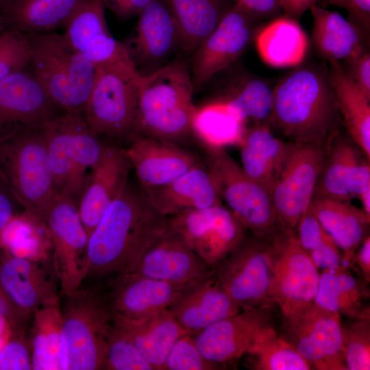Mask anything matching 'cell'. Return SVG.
<instances>
[{
	"label": "cell",
	"mask_w": 370,
	"mask_h": 370,
	"mask_svg": "<svg viewBox=\"0 0 370 370\" xmlns=\"http://www.w3.org/2000/svg\"><path fill=\"white\" fill-rule=\"evenodd\" d=\"M167 228L168 217L140 187L127 183L89 236L86 279L130 272Z\"/></svg>",
	"instance_id": "obj_1"
},
{
	"label": "cell",
	"mask_w": 370,
	"mask_h": 370,
	"mask_svg": "<svg viewBox=\"0 0 370 370\" xmlns=\"http://www.w3.org/2000/svg\"><path fill=\"white\" fill-rule=\"evenodd\" d=\"M338 113L328 73L306 66L275 85L269 121L292 143L325 145Z\"/></svg>",
	"instance_id": "obj_2"
},
{
	"label": "cell",
	"mask_w": 370,
	"mask_h": 370,
	"mask_svg": "<svg viewBox=\"0 0 370 370\" xmlns=\"http://www.w3.org/2000/svg\"><path fill=\"white\" fill-rule=\"evenodd\" d=\"M194 90L190 73L180 60L141 75L134 137L180 145L193 136Z\"/></svg>",
	"instance_id": "obj_3"
},
{
	"label": "cell",
	"mask_w": 370,
	"mask_h": 370,
	"mask_svg": "<svg viewBox=\"0 0 370 370\" xmlns=\"http://www.w3.org/2000/svg\"><path fill=\"white\" fill-rule=\"evenodd\" d=\"M63 297L60 370L103 369L107 334L114 319L107 290L97 284L81 286Z\"/></svg>",
	"instance_id": "obj_4"
},
{
	"label": "cell",
	"mask_w": 370,
	"mask_h": 370,
	"mask_svg": "<svg viewBox=\"0 0 370 370\" xmlns=\"http://www.w3.org/2000/svg\"><path fill=\"white\" fill-rule=\"evenodd\" d=\"M45 127L0 140V176L18 204L42 223L56 193L49 165Z\"/></svg>",
	"instance_id": "obj_5"
},
{
	"label": "cell",
	"mask_w": 370,
	"mask_h": 370,
	"mask_svg": "<svg viewBox=\"0 0 370 370\" xmlns=\"http://www.w3.org/2000/svg\"><path fill=\"white\" fill-rule=\"evenodd\" d=\"M29 34L31 71L50 98L63 110L84 115L96 65L75 50L64 34Z\"/></svg>",
	"instance_id": "obj_6"
},
{
	"label": "cell",
	"mask_w": 370,
	"mask_h": 370,
	"mask_svg": "<svg viewBox=\"0 0 370 370\" xmlns=\"http://www.w3.org/2000/svg\"><path fill=\"white\" fill-rule=\"evenodd\" d=\"M141 75L129 54L96 65L84 117L97 136H135Z\"/></svg>",
	"instance_id": "obj_7"
},
{
	"label": "cell",
	"mask_w": 370,
	"mask_h": 370,
	"mask_svg": "<svg viewBox=\"0 0 370 370\" xmlns=\"http://www.w3.org/2000/svg\"><path fill=\"white\" fill-rule=\"evenodd\" d=\"M206 153L205 163L221 201L254 236L273 238L282 230L270 191L250 178L225 149Z\"/></svg>",
	"instance_id": "obj_8"
},
{
	"label": "cell",
	"mask_w": 370,
	"mask_h": 370,
	"mask_svg": "<svg viewBox=\"0 0 370 370\" xmlns=\"http://www.w3.org/2000/svg\"><path fill=\"white\" fill-rule=\"evenodd\" d=\"M40 223L52 243V263L59 281L60 295H69L82 286L88 264V236L78 206L71 197L57 194Z\"/></svg>",
	"instance_id": "obj_9"
},
{
	"label": "cell",
	"mask_w": 370,
	"mask_h": 370,
	"mask_svg": "<svg viewBox=\"0 0 370 370\" xmlns=\"http://www.w3.org/2000/svg\"><path fill=\"white\" fill-rule=\"evenodd\" d=\"M271 254L269 240L246 236L215 268L216 279L241 310L275 304L270 295Z\"/></svg>",
	"instance_id": "obj_10"
},
{
	"label": "cell",
	"mask_w": 370,
	"mask_h": 370,
	"mask_svg": "<svg viewBox=\"0 0 370 370\" xmlns=\"http://www.w3.org/2000/svg\"><path fill=\"white\" fill-rule=\"evenodd\" d=\"M168 226L213 269L241 244L247 230L222 204L168 217Z\"/></svg>",
	"instance_id": "obj_11"
},
{
	"label": "cell",
	"mask_w": 370,
	"mask_h": 370,
	"mask_svg": "<svg viewBox=\"0 0 370 370\" xmlns=\"http://www.w3.org/2000/svg\"><path fill=\"white\" fill-rule=\"evenodd\" d=\"M270 241V295L286 317L314 301L319 269L302 249L294 232L282 230Z\"/></svg>",
	"instance_id": "obj_12"
},
{
	"label": "cell",
	"mask_w": 370,
	"mask_h": 370,
	"mask_svg": "<svg viewBox=\"0 0 370 370\" xmlns=\"http://www.w3.org/2000/svg\"><path fill=\"white\" fill-rule=\"evenodd\" d=\"M284 334L312 369L347 370L341 315L315 301L283 317Z\"/></svg>",
	"instance_id": "obj_13"
},
{
	"label": "cell",
	"mask_w": 370,
	"mask_h": 370,
	"mask_svg": "<svg viewBox=\"0 0 370 370\" xmlns=\"http://www.w3.org/2000/svg\"><path fill=\"white\" fill-rule=\"evenodd\" d=\"M325 154V145L294 143L271 190L282 230L295 233L297 223L309 208Z\"/></svg>",
	"instance_id": "obj_14"
},
{
	"label": "cell",
	"mask_w": 370,
	"mask_h": 370,
	"mask_svg": "<svg viewBox=\"0 0 370 370\" xmlns=\"http://www.w3.org/2000/svg\"><path fill=\"white\" fill-rule=\"evenodd\" d=\"M138 16L134 30L123 44L141 75L175 61L180 52L186 53L181 31L164 0H152Z\"/></svg>",
	"instance_id": "obj_15"
},
{
	"label": "cell",
	"mask_w": 370,
	"mask_h": 370,
	"mask_svg": "<svg viewBox=\"0 0 370 370\" xmlns=\"http://www.w3.org/2000/svg\"><path fill=\"white\" fill-rule=\"evenodd\" d=\"M64 112L50 98L31 69L0 80V140L44 127Z\"/></svg>",
	"instance_id": "obj_16"
},
{
	"label": "cell",
	"mask_w": 370,
	"mask_h": 370,
	"mask_svg": "<svg viewBox=\"0 0 370 370\" xmlns=\"http://www.w3.org/2000/svg\"><path fill=\"white\" fill-rule=\"evenodd\" d=\"M257 20L234 3L212 32L194 51L191 79L194 90L234 62L254 35Z\"/></svg>",
	"instance_id": "obj_17"
},
{
	"label": "cell",
	"mask_w": 370,
	"mask_h": 370,
	"mask_svg": "<svg viewBox=\"0 0 370 370\" xmlns=\"http://www.w3.org/2000/svg\"><path fill=\"white\" fill-rule=\"evenodd\" d=\"M273 307L243 309L191 336L206 359L221 365L227 362L250 352L262 332L271 325Z\"/></svg>",
	"instance_id": "obj_18"
},
{
	"label": "cell",
	"mask_w": 370,
	"mask_h": 370,
	"mask_svg": "<svg viewBox=\"0 0 370 370\" xmlns=\"http://www.w3.org/2000/svg\"><path fill=\"white\" fill-rule=\"evenodd\" d=\"M0 282L27 319L40 307L59 301L60 284L53 263L11 255L0 265Z\"/></svg>",
	"instance_id": "obj_19"
},
{
	"label": "cell",
	"mask_w": 370,
	"mask_h": 370,
	"mask_svg": "<svg viewBox=\"0 0 370 370\" xmlns=\"http://www.w3.org/2000/svg\"><path fill=\"white\" fill-rule=\"evenodd\" d=\"M130 272L172 284H190L214 275L215 269L205 263L168 226Z\"/></svg>",
	"instance_id": "obj_20"
},
{
	"label": "cell",
	"mask_w": 370,
	"mask_h": 370,
	"mask_svg": "<svg viewBox=\"0 0 370 370\" xmlns=\"http://www.w3.org/2000/svg\"><path fill=\"white\" fill-rule=\"evenodd\" d=\"M123 150L145 191L164 186L204 162L180 145L141 136Z\"/></svg>",
	"instance_id": "obj_21"
},
{
	"label": "cell",
	"mask_w": 370,
	"mask_h": 370,
	"mask_svg": "<svg viewBox=\"0 0 370 370\" xmlns=\"http://www.w3.org/2000/svg\"><path fill=\"white\" fill-rule=\"evenodd\" d=\"M131 167L123 149L105 145L100 158L91 167V175L77 205L88 238L107 208L127 186Z\"/></svg>",
	"instance_id": "obj_22"
},
{
	"label": "cell",
	"mask_w": 370,
	"mask_h": 370,
	"mask_svg": "<svg viewBox=\"0 0 370 370\" xmlns=\"http://www.w3.org/2000/svg\"><path fill=\"white\" fill-rule=\"evenodd\" d=\"M190 284H172L129 272L115 275L107 293L116 314L138 319L169 309Z\"/></svg>",
	"instance_id": "obj_23"
},
{
	"label": "cell",
	"mask_w": 370,
	"mask_h": 370,
	"mask_svg": "<svg viewBox=\"0 0 370 370\" xmlns=\"http://www.w3.org/2000/svg\"><path fill=\"white\" fill-rule=\"evenodd\" d=\"M104 10L101 0H84L64 25L71 47L95 65L128 53L110 32Z\"/></svg>",
	"instance_id": "obj_24"
},
{
	"label": "cell",
	"mask_w": 370,
	"mask_h": 370,
	"mask_svg": "<svg viewBox=\"0 0 370 370\" xmlns=\"http://www.w3.org/2000/svg\"><path fill=\"white\" fill-rule=\"evenodd\" d=\"M169 310L178 323L191 332L201 330L241 310L214 275L187 286Z\"/></svg>",
	"instance_id": "obj_25"
},
{
	"label": "cell",
	"mask_w": 370,
	"mask_h": 370,
	"mask_svg": "<svg viewBox=\"0 0 370 370\" xmlns=\"http://www.w3.org/2000/svg\"><path fill=\"white\" fill-rule=\"evenodd\" d=\"M309 210L343 251V264L352 265L356 249L369 235L370 216L349 201L314 196Z\"/></svg>",
	"instance_id": "obj_26"
},
{
	"label": "cell",
	"mask_w": 370,
	"mask_h": 370,
	"mask_svg": "<svg viewBox=\"0 0 370 370\" xmlns=\"http://www.w3.org/2000/svg\"><path fill=\"white\" fill-rule=\"evenodd\" d=\"M145 193L155 207L166 217L184 210L221 204L205 162L169 184Z\"/></svg>",
	"instance_id": "obj_27"
},
{
	"label": "cell",
	"mask_w": 370,
	"mask_h": 370,
	"mask_svg": "<svg viewBox=\"0 0 370 370\" xmlns=\"http://www.w3.org/2000/svg\"><path fill=\"white\" fill-rule=\"evenodd\" d=\"M310 10L313 18L312 42L323 58L330 63L341 62L367 50L369 35L356 24L318 4Z\"/></svg>",
	"instance_id": "obj_28"
},
{
	"label": "cell",
	"mask_w": 370,
	"mask_h": 370,
	"mask_svg": "<svg viewBox=\"0 0 370 370\" xmlns=\"http://www.w3.org/2000/svg\"><path fill=\"white\" fill-rule=\"evenodd\" d=\"M114 322L132 338L138 349L153 367L164 369V363L176 340L186 333L169 309L143 319H129L114 312Z\"/></svg>",
	"instance_id": "obj_29"
},
{
	"label": "cell",
	"mask_w": 370,
	"mask_h": 370,
	"mask_svg": "<svg viewBox=\"0 0 370 370\" xmlns=\"http://www.w3.org/2000/svg\"><path fill=\"white\" fill-rule=\"evenodd\" d=\"M255 42L262 61L277 68L299 65L309 47L308 38L297 20L286 15L264 26L256 35Z\"/></svg>",
	"instance_id": "obj_30"
},
{
	"label": "cell",
	"mask_w": 370,
	"mask_h": 370,
	"mask_svg": "<svg viewBox=\"0 0 370 370\" xmlns=\"http://www.w3.org/2000/svg\"><path fill=\"white\" fill-rule=\"evenodd\" d=\"M363 156L349 136L335 130L325 143L314 196L350 201L354 171Z\"/></svg>",
	"instance_id": "obj_31"
},
{
	"label": "cell",
	"mask_w": 370,
	"mask_h": 370,
	"mask_svg": "<svg viewBox=\"0 0 370 370\" xmlns=\"http://www.w3.org/2000/svg\"><path fill=\"white\" fill-rule=\"evenodd\" d=\"M328 74L349 136L370 161V99L348 77L341 62L330 63Z\"/></svg>",
	"instance_id": "obj_32"
},
{
	"label": "cell",
	"mask_w": 370,
	"mask_h": 370,
	"mask_svg": "<svg viewBox=\"0 0 370 370\" xmlns=\"http://www.w3.org/2000/svg\"><path fill=\"white\" fill-rule=\"evenodd\" d=\"M245 123L224 99L197 107L192 120L193 136L206 149L238 145Z\"/></svg>",
	"instance_id": "obj_33"
},
{
	"label": "cell",
	"mask_w": 370,
	"mask_h": 370,
	"mask_svg": "<svg viewBox=\"0 0 370 370\" xmlns=\"http://www.w3.org/2000/svg\"><path fill=\"white\" fill-rule=\"evenodd\" d=\"M84 0H12L1 12L7 26L44 34L64 26Z\"/></svg>",
	"instance_id": "obj_34"
},
{
	"label": "cell",
	"mask_w": 370,
	"mask_h": 370,
	"mask_svg": "<svg viewBox=\"0 0 370 370\" xmlns=\"http://www.w3.org/2000/svg\"><path fill=\"white\" fill-rule=\"evenodd\" d=\"M367 285L358 280L343 264L323 269L314 301L341 316L354 319L369 308L363 302L369 297Z\"/></svg>",
	"instance_id": "obj_35"
},
{
	"label": "cell",
	"mask_w": 370,
	"mask_h": 370,
	"mask_svg": "<svg viewBox=\"0 0 370 370\" xmlns=\"http://www.w3.org/2000/svg\"><path fill=\"white\" fill-rule=\"evenodd\" d=\"M182 34L186 53H193L234 3L232 0H164Z\"/></svg>",
	"instance_id": "obj_36"
},
{
	"label": "cell",
	"mask_w": 370,
	"mask_h": 370,
	"mask_svg": "<svg viewBox=\"0 0 370 370\" xmlns=\"http://www.w3.org/2000/svg\"><path fill=\"white\" fill-rule=\"evenodd\" d=\"M32 317V369L60 370L62 314L59 301L40 307Z\"/></svg>",
	"instance_id": "obj_37"
},
{
	"label": "cell",
	"mask_w": 370,
	"mask_h": 370,
	"mask_svg": "<svg viewBox=\"0 0 370 370\" xmlns=\"http://www.w3.org/2000/svg\"><path fill=\"white\" fill-rule=\"evenodd\" d=\"M77 113L64 112L45 127L56 193L68 197L73 167L74 126Z\"/></svg>",
	"instance_id": "obj_38"
},
{
	"label": "cell",
	"mask_w": 370,
	"mask_h": 370,
	"mask_svg": "<svg viewBox=\"0 0 370 370\" xmlns=\"http://www.w3.org/2000/svg\"><path fill=\"white\" fill-rule=\"evenodd\" d=\"M258 370H310L312 367L296 348L276 333L272 325L265 328L249 353Z\"/></svg>",
	"instance_id": "obj_39"
},
{
	"label": "cell",
	"mask_w": 370,
	"mask_h": 370,
	"mask_svg": "<svg viewBox=\"0 0 370 370\" xmlns=\"http://www.w3.org/2000/svg\"><path fill=\"white\" fill-rule=\"evenodd\" d=\"M295 235L306 253L319 269L343 264V253L333 238L308 208L299 219Z\"/></svg>",
	"instance_id": "obj_40"
},
{
	"label": "cell",
	"mask_w": 370,
	"mask_h": 370,
	"mask_svg": "<svg viewBox=\"0 0 370 370\" xmlns=\"http://www.w3.org/2000/svg\"><path fill=\"white\" fill-rule=\"evenodd\" d=\"M105 145L87 125L84 115L77 113L73 134V167L69 196L74 201L81 197L86 181L85 173L100 158Z\"/></svg>",
	"instance_id": "obj_41"
},
{
	"label": "cell",
	"mask_w": 370,
	"mask_h": 370,
	"mask_svg": "<svg viewBox=\"0 0 370 370\" xmlns=\"http://www.w3.org/2000/svg\"><path fill=\"white\" fill-rule=\"evenodd\" d=\"M246 123H258L269 120L273 104V90L263 80H245L227 97L223 98Z\"/></svg>",
	"instance_id": "obj_42"
},
{
	"label": "cell",
	"mask_w": 370,
	"mask_h": 370,
	"mask_svg": "<svg viewBox=\"0 0 370 370\" xmlns=\"http://www.w3.org/2000/svg\"><path fill=\"white\" fill-rule=\"evenodd\" d=\"M342 343L347 370L370 369V311L342 323Z\"/></svg>",
	"instance_id": "obj_43"
},
{
	"label": "cell",
	"mask_w": 370,
	"mask_h": 370,
	"mask_svg": "<svg viewBox=\"0 0 370 370\" xmlns=\"http://www.w3.org/2000/svg\"><path fill=\"white\" fill-rule=\"evenodd\" d=\"M103 369L153 370L130 336L114 322V319L107 334Z\"/></svg>",
	"instance_id": "obj_44"
},
{
	"label": "cell",
	"mask_w": 370,
	"mask_h": 370,
	"mask_svg": "<svg viewBox=\"0 0 370 370\" xmlns=\"http://www.w3.org/2000/svg\"><path fill=\"white\" fill-rule=\"evenodd\" d=\"M29 34L8 26L0 32V80L15 72L31 69Z\"/></svg>",
	"instance_id": "obj_45"
},
{
	"label": "cell",
	"mask_w": 370,
	"mask_h": 370,
	"mask_svg": "<svg viewBox=\"0 0 370 370\" xmlns=\"http://www.w3.org/2000/svg\"><path fill=\"white\" fill-rule=\"evenodd\" d=\"M240 143H244L257 151L273 164L278 173L293 146V143L284 142L275 137L268 126L263 123L245 127Z\"/></svg>",
	"instance_id": "obj_46"
},
{
	"label": "cell",
	"mask_w": 370,
	"mask_h": 370,
	"mask_svg": "<svg viewBox=\"0 0 370 370\" xmlns=\"http://www.w3.org/2000/svg\"><path fill=\"white\" fill-rule=\"evenodd\" d=\"M221 364L206 359L197 346L191 333L180 336L166 356V370H212L219 369Z\"/></svg>",
	"instance_id": "obj_47"
},
{
	"label": "cell",
	"mask_w": 370,
	"mask_h": 370,
	"mask_svg": "<svg viewBox=\"0 0 370 370\" xmlns=\"http://www.w3.org/2000/svg\"><path fill=\"white\" fill-rule=\"evenodd\" d=\"M36 234L27 222L14 217L1 231V242L11 255L33 260L42 259Z\"/></svg>",
	"instance_id": "obj_48"
},
{
	"label": "cell",
	"mask_w": 370,
	"mask_h": 370,
	"mask_svg": "<svg viewBox=\"0 0 370 370\" xmlns=\"http://www.w3.org/2000/svg\"><path fill=\"white\" fill-rule=\"evenodd\" d=\"M240 156L242 169L252 180L270 193L278 175L276 168L267 159L249 146L240 143Z\"/></svg>",
	"instance_id": "obj_49"
},
{
	"label": "cell",
	"mask_w": 370,
	"mask_h": 370,
	"mask_svg": "<svg viewBox=\"0 0 370 370\" xmlns=\"http://www.w3.org/2000/svg\"><path fill=\"white\" fill-rule=\"evenodd\" d=\"M32 369L31 349L25 341L14 338L0 348V370Z\"/></svg>",
	"instance_id": "obj_50"
},
{
	"label": "cell",
	"mask_w": 370,
	"mask_h": 370,
	"mask_svg": "<svg viewBox=\"0 0 370 370\" xmlns=\"http://www.w3.org/2000/svg\"><path fill=\"white\" fill-rule=\"evenodd\" d=\"M346 74L358 88L370 99V53L366 50L360 55L343 61Z\"/></svg>",
	"instance_id": "obj_51"
},
{
	"label": "cell",
	"mask_w": 370,
	"mask_h": 370,
	"mask_svg": "<svg viewBox=\"0 0 370 370\" xmlns=\"http://www.w3.org/2000/svg\"><path fill=\"white\" fill-rule=\"evenodd\" d=\"M351 194L362 204V208L370 216V161L361 157L354 171L351 181Z\"/></svg>",
	"instance_id": "obj_52"
},
{
	"label": "cell",
	"mask_w": 370,
	"mask_h": 370,
	"mask_svg": "<svg viewBox=\"0 0 370 370\" xmlns=\"http://www.w3.org/2000/svg\"><path fill=\"white\" fill-rule=\"evenodd\" d=\"M328 4L345 10L350 21L366 34L370 30V0H324Z\"/></svg>",
	"instance_id": "obj_53"
},
{
	"label": "cell",
	"mask_w": 370,
	"mask_h": 370,
	"mask_svg": "<svg viewBox=\"0 0 370 370\" xmlns=\"http://www.w3.org/2000/svg\"><path fill=\"white\" fill-rule=\"evenodd\" d=\"M0 317L13 329L21 328L27 320L13 304L0 282Z\"/></svg>",
	"instance_id": "obj_54"
},
{
	"label": "cell",
	"mask_w": 370,
	"mask_h": 370,
	"mask_svg": "<svg viewBox=\"0 0 370 370\" xmlns=\"http://www.w3.org/2000/svg\"><path fill=\"white\" fill-rule=\"evenodd\" d=\"M17 201L0 176V231L15 217Z\"/></svg>",
	"instance_id": "obj_55"
},
{
	"label": "cell",
	"mask_w": 370,
	"mask_h": 370,
	"mask_svg": "<svg viewBox=\"0 0 370 370\" xmlns=\"http://www.w3.org/2000/svg\"><path fill=\"white\" fill-rule=\"evenodd\" d=\"M360 271L363 281L370 282V236L369 234L362 241L356 251L353 262Z\"/></svg>",
	"instance_id": "obj_56"
},
{
	"label": "cell",
	"mask_w": 370,
	"mask_h": 370,
	"mask_svg": "<svg viewBox=\"0 0 370 370\" xmlns=\"http://www.w3.org/2000/svg\"><path fill=\"white\" fill-rule=\"evenodd\" d=\"M319 0H280L281 9L285 15L299 18L304 12L312 5L317 4Z\"/></svg>",
	"instance_id": "obj_57"
},
{
	"label": "cell",
	"mask_w": 370,
	"mask_h": 370,
	"mask_svg": "<svg viewBox=\"0 0 370 370\" xmlns=\"http://www.w3.org/2000/svg\"><path fill=\"white\" fill-rule=\"evenodd\" d=\"M104 7L109 8L121 18L130 17L127 0H101Z\"/></svg>",
	"instance_id": "obj_58"
},
{
	"label": "cell",
	"mask_w": 370,
	"mask_h": 370,
	"mask_svg": "<svg viewBox=\"0 0 370 370\" xmlns=\"http://www.w3.org/2000/svg\"><path fill=\"white\" fill-rule=\"evenodd\" d=\"M152 0H127L130 16L138 15Z\"/></svg>",
	"instance_id": "obj_59"
},
{
	"label": "cell",
	"mask_w": 370,
	"mask_h": 370,
	"mask_svg": "<svg viewBox=\"0 0 370 370\" xmlns=\"http://www.w3.org/2000/svg\"><path fill=\"white\" fill-rule=\"evenodd\" d=\"M7 23L3 14L0 12V32H1L5 27H7Z\"/></svg>",
	"instance_id": "obj_60"
},
{
	"label": "cell",
	"mask_w": 370,
	"mask_h": 370,
	"mask_svg": "<svg viewBox=\"0 0 370 370\" xmlns=\"http://www.w3.org/2000/svg\"><path fill=\"white\" fill-rule=\"evenodd\" d=\"M12 0H0V12L12 1Z\"/></svg>",
	"instance_id": "obj_61"
},
{
	"label": "cell",
	"mask_w": 370,
	"mask_h": 370,
	"mask_svg": "<svg viewBox=\"0 0 370 370\" xmlns=\"http://www.w3.org/2000/svg\"><path fill=\"white\" fill-rule=\"evenodd\" d=\"M234 1V3H241L242 2H243L245 0H233Z\"/></svg>",
	"instance_id": "obj_62"
}]
</instances>
